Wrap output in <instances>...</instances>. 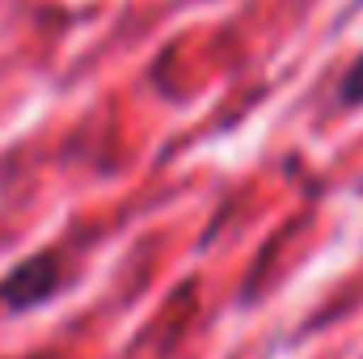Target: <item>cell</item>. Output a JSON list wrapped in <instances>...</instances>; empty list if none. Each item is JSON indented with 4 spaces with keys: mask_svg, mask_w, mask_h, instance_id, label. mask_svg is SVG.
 <instances>
[{
    "mask_svg": "<svg viewBox=\"0 0 363 359\" xmlns=\"http://www.w3.org/2000/svg\"><path fill=\"white\" fill-rule=\"evenodd\" d=\"M55 292H60V263H55V254H34V258L17 263L9 270L4 287H0L9 309H34V304H43Z\"/></svg>",
    "mask_w": 363,
    "mask_h": 359,
    "instance_id": "cell-1",
    "label": "cell"
},
{
    "mask_svg": "<svg viewBox=\"0 0 363 359\" xmlns=\"http://www.w3.org/2000/svg\"><path fill=\"white\" fill-rule=\"evenodd\" d=\"M338 106H347V110L363 106V51L342 68V77H338Z\"/></svg>",
    "mask_w": 363,
    "mask_h": 359,
    "instance_id": "cell-2",
    "label": "cell"
}]
</instances>
